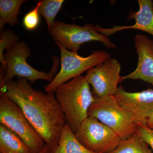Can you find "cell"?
I'll return each mask as SVG.
<instances>
[{"instance_id": "6da1fadb", "label": "cell", "mask_w": 153, "mask_h": 153, "mask_svg": "<svg viewBox=\"0 0 153 153\" xmlns=\"http://www.w3.org/2000/svg\"><path fill=\"white\" fill-rule=\"evenodd\" d=\"M0 90L19 105L46 144L52 148L58 144L66 121L54 93L34 89L25 78L6 82Z\"/></svg>"}, {"instance_id": "7a4b0ae2", "label": "cell", "mask_w": 153, "mask_h": 153, "mask_svg": "<svg viewBox=\"0 0 153 153\" xmlns=\"http://www.w3.org/2000/svg\"><path fill=\"white\" fill-rule=\"evenodd\" d=\"M55 93L66 123L75 132L88 117V110L94 101L90 84L85 76L78 75L60 85Z\"/></svg>"}, {"instance_id": "3957f363", "label": "cell", "mask_w": 153, "mask_h": 153, "mask_svg": "<svg viewBox=\"0 0 153 153\" xmlns=\"http://www.w3.org/2000/svg\"><path fill=\"white\" fill-rule=\"evenodd\" d=\"M88 115L97 119L117 134L121 139L137 134L139 125L135 118L124 109L114 95L94 97Z\"/></svg>"}, {"instance_id": "277c9868", "label": "cell", "mask_w": 153, "mask_h": 153, "mask_svg": "<svg viewBox=\"0 0 153 153\" xmlns=\"http://www.w3.org/2000/svg\"><path fill=\"white\" fill-rule=\"evenodd\" d=\"M4 60L7 69L4 79L0 81V86L13 80L15 76L25 78L33 83L36 80L43 79L51 82L57 74L60 60L56 56L52 57L53 65L49 72L40 71L30 66L27 62L31 56V49L24 41H19L6 50Z\"/></svg>"}, {"instance_id": "5b68a950", "label": "cell", "mask_w": 153, "mask_h": 153, "mask_svg": "<svg viewBox=\"0 0 153 153\" xmlns=\"http://www.w3.org/2000/svg\"><path fill=\"white\" fill-rule=\"evenodd\" d=\"M55 44L60 49V68L52 81L44 87L47 93H55L60 85L111 57L104 50H94L89 56L83 57L65 49L59 43Z\"/></svg>"}, {"instance_id": "8992f818", "label": "cell", "mask_w": 153, "mask_h": 153, "mask_svg": "<svg viewBox=\"0 0 153 153\" xmlns=\"http://www.w3.org/2000/svg\"><path fill=\"white\" fill-rule=\"evenodd\" d=\"M0 123L22 138L31 153L40 152L46 144L19 105L2 92L0 96Z\"/></svg>"}, {"instance_id": "52a82bcc", "label": "cell", "mask_w": 153, "mask_h": 153, "mask_svg": "<svg viewBox=\"0 0 153 153\" xmlns=\"http://www.w3.org/2000/svg\"><path fill=\"white\" fill-rule=\"evenodd\" d=\"M48 30L55 43L74 53H77L82 44L91 41L101 42L108 49L116 48L115 44L108 37L97 32L92 24L81 26L56 20Z\"/></svg>"}, {"instance_id": "ba28073f", "label": "cell", "mask_w": 153, "mask_h": 153, "mask_svg": "<svg viewBox=\"0 0 153 153\" xmlns=\"http://www.w3.org/2000/svg\"><path fill=\"white\" fill-rule=\"evenodd\" d=\"M74 133L79 142L95 153H111L122 140L108 127L91 117H88Z\"/></svg>"}, {"instance_id": "9c48e42d", "label": "cell", "mask_w": 153, "mask_h": 153, "mask_svg": "<svg viewBox=\"0 0 153 153\" xmlns=\"http://www.w3.org/2000/svg\"><path fill=\"white\" fill-rule=\"evenodd\" d=\"M121 65L117 59L110 57L98 65L88 69L85 77L92 87L96 97L114 95L119 83L121 82Z\"/></svg>"}, {"instance_id": "30bf717a", "label": "cell", "mask_w": 153, "mask_h": 153, "mask_svg": "<svg viewBox=\"0 0 153 153\" xmlns=\"http://www.w3.org/2000/svg\"><path fill=\"white\" fill-rule=\"evenodd\" d=\"M114 96L121 106L135 118L139 126L147 125L153 111V89L130 92L120 85Z\"/></svg>"}, {"instance_id": "8fae6325", "label": "cell", "mask_w": 153, "mask_h": 153, "mask_svg": "<svg viewBox=\"0 0 153 153\" xmlns=\"http://www.w3.org/2000/svg\"><path fill=\"white\" fill-rule=\"evenodd\" d=\"M134 42L138 58L137 68L128 75L121 76V81L140 79L153 85V40L138 34L135 36Z\"/></svg>"}, {"instance_id": "7c38bea8", "label": "cell", "mask_w": 153, "mask_h": 153, "mask_svg": "<svg viewBox=\"0 0 153 153\" xmlns=\"http://www.w3.org/2000/svg\"><path fill=\"white\" fill-rule=\"evenodd\" d=\"M139 10L129 13L127 20L134 19V25L132 26H114L107 29L100 25L95 26L97 31L100 34L108 36L122 30L127 29L140 30L153 36V1L152 0H138Z\"/></svg>"}, {"instance_id": "4fadbf2b", "label": "cell", "mask_w": 153, "mask_h": 153, "mask_svg": "<svg viewBox=\"0 0 153 153\" xmlns=\"http://www.w3.org/2000/svg\"><path fill=\"white\" fill-rule=\"evenodd\" d=\"M0 153H31V152L22 138L1 124Z\"/></svg>"}, {"instance_id": "5bb4252c", "label": "cell", "mask_w": 153, "mask_h": 153, "mask_svg": "<svg viewBox=\"0 0 153 153\" xmlns=\"http://www.w3.org/2000/svg\"><path fill=\"white\" fill-rule=\"evenodd\" d=\"M52 153H95L86 149L75 137L66 123L61 131L58 144L52 148Z\"/></svg>"}, {"instance_id": "9a60e30c", "label": "cell", "mask_w": 153, "mask_h": 153, "mask_svg": "<svg viewBox=\"0 0 153 153\" xmlns=\"http://www.w3.org/2000/svg\"><path fill=\"white\" fill-rule=\"evenodd\" d=\"M25 0L0 1V30H4L5 25L13 27L19 23L18 16L21 14L20 8Z\"/></svg>"}, {"instance_id": "2e32d148", "label": "cell", "mask_w": 153, "mask_h": 153, "mask_svg": "<svg viewBox=\"0 0 153 153\" xmlns=\"http://www.w3.org/2000/svg\"><path fill=\"white\" fill-rule=\"evenodd\" d=\"M110 153H153L145 142L137 134L122 140L117 148Z\"/></svg>"}, {"instance_id": "e0dca14e", "label": "cell", "mask_w": 153, "mask_h": 153, "mask_svg": "<svg viewBox=\"0 0 153 153\" xmlns=\"http://www.w3.org/2000/svg\"><path fill=\"white\" fill-rule=\"evenodd\" d=\"M64 0H43L38 11L47 22L48 30L53 26L55 18L64 3Z\"/></svg>"}, {"instance_id": "ac0fdd59", "label": "cell", "mask_w": 153, "mask_h": 153, "mask_svg": "<svg viewBox=\"0 0 153 153\" xmlns=\"http://www.w3.org/2000/svg\"><path fill=\"white\" fill-rule=\"evenodd\" d=\"M20 41V38L13 30L6 29L1 32L0 35V62L2 68L7 71V69L4 60V50L10 47Z\"/></svg>"}, {"instance_id": "d6986e66", "label": "cell", "mask_w": 153, "mask_h": 153, "mask_svg": "<svg viewBox=\"0 0 153 153\" xmlns=\"http://www.w3.org/2000/svg\"><path fill=\"white\" fill-rule=\"evenodd\" d=\"M41 1H39L36 7L29 13L25 15L23 19V23L24 27L28 31H33L38 27L40 23L39 16V7L41 5Z\"/></svg>"}, {"instance_id": "ffe728a7", "label": "cell", "mask_w": 153, "mask_h": 153, "mask_svg": "<svg viewBox=\"0 0 153 153\" xmlns=\"http://www.w3.org/2000/svg\"><path fill=\"white\" fill-rule=\"evenodd\" d=\"M137 134L152 148L153 151V130L147 126H139Z\"/></svg>"}, {"instance_id": "44dd1931", "label": "cell", "mask_w": 153, "mask_h": 153, "mask_svg": "<svg viewBox=\"0 0 153 153\" xmlns=\"http://www.w3.org/2000/svg\"><path fill=\"white\" fill-rule=\"evenodd\" d=\"M147 126L148 127L153 130V111L148 118Z\"/></svg>"}, {"instance_id": "7402d4cb", "label": "cell", "mask_w": 153, "mask_h": 153, "mask_svg": "<svg viewBox=\"0 0 153 153\" xmlns=\"http://www.w3.org/2000/svg\"><path fill=\"white\" fill-rule=\"evenodd\" d=\"M52 148L49 145L46 144L42 150L38 153H52Z\"/></svg>"}]
</instances>
